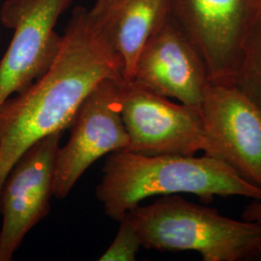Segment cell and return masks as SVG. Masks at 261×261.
<instances>
[{
  "instance_id": "cell-1",
  "label": "cell",
  "mask_w": 261,
  "mask_h": 261,
  "mask_svg": "<svg viewBox=\"0 0 261 261\" xmlns=\"http://www.w3.org/2000/svg\"><path fill=\"white\" fill-rule=\"evenodd\" d=\"M121 76L120 56L89 10L76 7L47 72L0 108V192L22 154L39 140L69 128L97 84Z\"/></svg>"
},
{
  "instance_id": "cell-2",
  "label": "cell",
  "mask_w": 261,
  "mask_h": 261,
  "mask_svg": "<svg viewBox=\"0 0 261 261\" xmlns=\"http://www.w3.org/2000/svg\"><path fill=\"white\" fill-rule=\"evenodd\" d=\"M106 157L96 197L113 221L119 222L151 196L191 194L206 203L215 196L261 197L259 187L206 154L149 156L121 150Z\"/></svg>"
},
{
  "instance_id": "cell-3",
  "label": "cell",
  "mask_w": 261,
  "mask_h": 261,
  "mask_svg": "<svg viewBox=\"0 0 261 261\" xmlns=\"http://www.w3.org/2000/svg\"><path fill=\"white\" fill-rule=\"evenodd\" d=\"M127 215L147 250L196 252L203 261L260 258L261 225L225 217L179 195L161 196Z\"/></svg>"
},
{
  "instance_id": "cell-4",
  "label": "cell",
  "mask_w": 261,
  "mask_h": 261,
  "mask_svg": "<svg viewBox=\"0 0 261 261\" xmlns=\"http://www.w3.org/2000/svg\"><path fill=\"white\" fill-rule=\"evenodd\" d=\"M121 77H109L86 96L71 122L70 139L57 153L55 196L64 198L99 159L127 150L129 136L122 117Z\"/></svg>"
},
{
  "instance_id": "cell-5",
  "label": "cell",
  "mask_w": 261,
  "mask_h": 261,
  "mask_svg": "<svg viewBox=\"0 0 261 261\" xmlns=\"http://www.w3.org/2000/svg\"><path fill=\"white\" fill-rule=\"evenodd\" d=\"M72 0H6L0 19L14 36L0 60V108L44 75L54 62L62 36L56 21Z\"/></svg>"
},
{
  "instance_id": "cell-6",
  "label": "cell",
  "mask_w": 261,
  "mask_h": 261,
  "mask_svg": "<svg viewBox=\"0 0 261 261\" xmlns=\"http://www.w3.org/2000/svg\"><path fill=\"white\" fill-rule=\"evenodd\" d=\"M122 117L128 149L143 155L194 156L204 150L200 107L173 103L134 81L122 79Z\"/></svg>"
},
{
  "instance_id": "cell-7",
  "label": "cell",
  "mask_w": 261,
  "mask_h": 261,
  "mask_svg": "<svg viewBox=\"0 0 261 261\" xmlns=\"http://www.w3.org/2000/svg\"><path fill=\"white\" fill-rule=\"evenodd\" d=\"M62 133L33 144L5 179L0 192V261L13 260L25 236L50 211Z\"/></svg>"
},
{
  "instance_id": "cell-8",
  "label": "cell",
  "mask_w": 261,
  "mask_h": 261,
  "mask_svg": "<svg viewBox=\"0 0 261 261\" xmlns=\"http://www.w3.org/2000/svg\"><path fill=\"white\" fill-rule=\"evenodd\" d=\"M170 6L171 18L202 57L210 81L231 83L261 0H170Z\"/></svg>"
},
{
  "instance_id": "cell-9",
  "label": "cell",
  "mask_w": 261,
  "mask_h": 261,
  "mask_svg": "<svg viewBox=\"0 0 261 261\" xmlns=\"http://www.w3.org/2000/svg\"><path fill=\"white\" fill-rule=\"evenodd\" d=\"M204 154L261 189V110L231 83L211 82L200 106Z\"/></svg>"
},
{
  "instance_id": "cell-10",
  "label": "cell",
  "mask_w": 261,
  "mask_h": 261,
  "mask_svg": "<svg viewBox=\"0 0 261 261\" xmlns=\"http://www.w3.org/2000/svg\"><path fill=\"white\" fill-rule=\"evenodd\" d=\"M130 81L195 107L201 106L210 83L202 57L171 17L141 49Z\"/></svg>"
},
{
  "instance_id": "cell-11",
  "label": "cell",
  "mask_w": 261,
  "mask_h": 261,
  "mask_svg": "<svg viewBox=\"0 0 261 261\" xmlns=\"http://www.w3.org/2000/svg\"><path fill=\"white\" fill-rule=\"evenodd\" d=\"M123 63V75L133 79L146 42L171 17L170 0H96L89 10Z\"/></svg>"
},
{
  "instance_id": "cell-12",
  "label": "cell",
  "mask_w": 261,
  "mask_h": 261,
  "mask_svg": "<svg viewBox=\"0 0 261 261\" xmlns=\"http://www.w3.org/2000/svg\"><path fill=\"white\" fill-rule=\"evenodd\" d=\"M231 83L261 110V7L243 43Z\"/></svg>"
},
{
  "instance_id": "cell-13",
  "label": "cell",
  "mask_w": 261,
  "mask_h": 261,
  "mask_svg": "<svg viewBox=\"0 0 261 261\" xmlns=\"http://www.w3.org/2000/svg\"><path fill=\"white\" fill-rule=\"evenodd\" d=\"M120 226L111 246L100 256L101 261H134L140 252V244L130 218L126 214L119 221Z\"/></svg>"
},
{
  "instance_id": "cell-14",
  "label": "cell",
  "mask_w": 261,
  "mask_h": 261,
  "mask_svg": "<svg viewBox=\"0 0 261 261\" xmlns=\"http://www.w3.org/2000/svg\"><path fill=\"white\" fill-rule=\"evenodd\" d=\"M242 219L261 225V197L258 199H253L252 203L245 208L243 211Z\"/></svg>"
},
{
  "instance_id": "cell-15",
  "label": "cell",
  "mask_w": 261,
  "mask_h": 261,
  "mask_svg": "<svg viewBox=\"0 0 261 261\" xmlns=\"http://www.w3.org/2000/svg\"><path fill=\"white\" fill-rule=\"evenodd\" d=\"M259 259H260V260H261V255H260V258H259Z\"/></svg>"
}]
</instances>
